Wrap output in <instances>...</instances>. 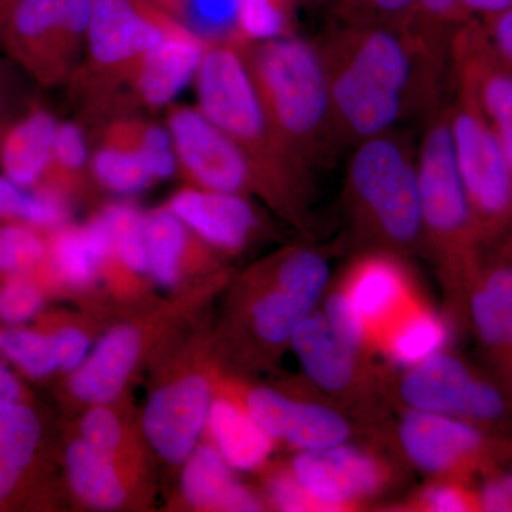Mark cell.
Segmentation results:
<instances>
[{"instance_id":"1","label":"cell","mask_w":512,"mask_h":512,"mask_svg":"<svg viewBox=\"0 0 512 512\" xmlns=\"http://www.w3.org/2000/svg\"><path fill=\"white\" fill-rule=\"evenodd\" d=\"M316 45L345 147L434 106L443 59L412 29L333 20Z\"/></svg>"},{"instance_id":"50","label":"cell","mask_w":512,"mask_h":512,"mask_svg":"<svg viewBox=\"0 0 512 512\" xmlns=\"http://www.w3.org/2000/svg\"><path fill=\"white\" fill-rule=\"evenodd\" d=\"M150 2H153L158 8L163 9L168 15L173 16L174 19L180 18L181 22L188 0H150Z\"/></svg>"},{"instance_id":"37","label":"cell","mask_w":512,"mask_h":512,"mask_svg":"<svg viewBox=\"0 0 512 512\" xmlns=\"http://www.w3.org/2000/svg\"><path fill=\"white\" fill-rule=\"evenodd\" d=\"M49 244L36 228L20 222L0 225V274L18 275L42 264Z\"/></svg>"},{"instance_id":"25","label":"cell","mask_w":512,"mask_h":512,"mask_svg":"<svg viewBox=\"0 0 512 512\" xmlns=\"http://www.w3.org/2000/svg\"><path fill=\"white\" fill-rule=\"evenodd\" d=\"M111 235L103 212L84 227L62 225L49 242V258L56 278L70 288H86L109 264Z\"/></svg>"},{"instance_id":"38","label":"cell","mask_w":512,"mask_h":512,"mask_svg":"<svg viewBox=\"0 0 512 512\" xmlns=\"http://www.w3.org/2000/svg\"><path fill=\"white\" fill-rule=\"evenodd\" d=\"M466 16L458 0H417L412 29L427 46L443 59L456 26Z\"/></svg>"},{"instance_id":"4","label":"cell","mask_w":512,"mask_h":512,"mask_svg":"<svg viewBox=\"0 0 512 512\" xmlns=\"http://www.w3.org/2000/svg\"><path fill=\"white\" fill-rule=\"evenodd\" d=\"M346 214L369 249L423 252L417 156L396 130L356 144L343 183Z\"/></svg>"},{"instance_id":"5","label":"cell","mask_w":512,"mask_h":512,"mask_svg":"<svg viewBox=\"0 0 512 512\" xmlns=\"http://www.w3.org/2000/svg\"><path fill=\"white\" fill-rule=\"evenodd\" d=\"M93 0H15L0 43L23 72L46 87L73 80L86 52Z\"/></svg>"},{"instance_id":"29","label":"cell","mask_w":512,"mask_h":512,"mask_svg":"<svg viewBox=\"0 0 512 512\" xmlns=\"http://www.w3.org/2000/svg\"><path fill=\"white\" fill-rule=\"evenodd\" d=\"M191 234L168 207L146 215L148 275L161 288H174L181 281Z\"/></svg>"},{"instance_id":"18","label":"cell","mask_w":512,"mask_h":512,"mask_svg":"<svg viewBox=\"0 0 512 512\" xmlns=\"http://www.w3.org/2000/svg\"><path fill=\"white\" fill-rule=\"evenodd\" d=\"M211 43L177 23L167 36L138 60L127 82L150 109H161L195 80L205 50Z\"/></svg>"},{"instance_id":"42","label":"cell","mask_w":512,"mask_h":512,"mask_svg":"<svg viewBox=\"0 0 512 512\" xmlns=\"http://www.w3.org/2000/svg\"><path fill=\"white\" fill-rule=\"evenodd\" d=\"M407 511L464 512L473 510L470 495L447 477L433 478L404 504Z\"/></svg>"},{"instance_id":"35","label":"cell","mask_w":512,"mask_h":512,"mask_svg":"<svg viewBox=\"0 0 512 512\" xmlns=\"http://www.w3.org/2000/svg\"><path fill=\"white\" fill-rule=\"evenodd\" d=\"M333 20L409 29L417 0H329Z\"/></svg>"},{"instance_id":"27","label":"cell","mask_w":512,"mask_h":512,"mask_svg":"<svg viewBox=\"0 0 512 512\" xmlns=\"http://www.w3.org/2000/svg\"><path fill=\"white\" fill-rule=\"evenodd\" d=\"M136 121L111 124L90 158V173L97 183L116 194H137L156 183L138 148Z\"/></svg>"},{"instance_id":"2","label":"cell","mask_w":512,"mask_h":512,"mask_svg":"<svg viewBox=\"0 0 512 512\" xmlns=\"http://www.w3.org/2000/svg\"><path fill=\"white\" fill-rule=\"evenodd\" d=\"M198 109L244 151L264 200L298 227L306 224L313 177L293 160L266 117L237 39L211 43L197 76Z\"/></svg>"},{"instance_id":"7","label":"cell","mask_w":512,"mask_h":512,"mask_svg":"<svg viewBox=\"0 0 512 512\" xmlns=\"http://www.w3.org/2000/svg\"><path fill=\"white\" fill-rule=\"evenodd\" d=\"M177 23L150 0H93L82 66L99 90L101 83L111 89L113 83L127 82L138 60Z\"/></svg>"},{"instance_id":"51","label":"cell","mask_w":512,"mask_h":512,"mask_svg":"<svg viewBox=\"0 0 512 512\" xmlns=\"http://www.w3.org/2000/svg\"><path fill=\"white\" fill-rule=\"evenodd\" d=\"M15 0H0V26H2L3 20L8 15L9 9L12 8Z\"/></svg>"},{"instance_id":"44","label":"cell","mask_w":512,"mask_h":512,"mask_svg":"<svg viewBox=\"0 0 512 512\" xmlns=\"http://www.w3.org/2000/svg\"><path fill=\"white\" fill-rule=\"evenodd\" d=\"M265 498L278 511H319L315 501L306 494L289 466L276 467L266 477Z\"/></svg>"},{"instance_id":"47","label":"cell","mask_w":512,"mask_h":512,"mask_svg":"<svg viewBox=\"0 0 512 512\" xmlns=\"http://www.w3.org/2000/svg\"><path fill=\"white\" fill-rule=\"evenodd\" d=\"M491 37L498 55L512 64V6L491 16Z\"/></svg>"},{"instance_id":"11","label":"cell","mask_w":512,"mask_h":512,"mask_svg":"<svg viewBox=\"0 0 512 512\" xmlns=\"http://www.w3.org/2000/svg\"><path fill=\"white\" fill-rule=\"evenodd\" d=\"M404 409L448 414L464 420L493 421L504 414L503 396L471 375L461 360L441 352L407 367L396 387Z\"/></svg>"},{"instance_id":"36","label":"cell","mask_w":512,"mask_h":512,"mask_svg":"<svg viewBox=\"0 0 512 512\" xmlns=\"http://www.w3.org/2000/svg\"><path fill=\"white\" fill-rule=\"evenodd\" d=\"M87 167L90 168V154L83 128L72 121L59 123L52 168L45 183L66 191L69 185L80 183Z\"/></svg>"},{"instance_id":"49","label":"cell","mask_w":512,"mask_h":512,"mask_svg":"<svg viewBox=\"0 0 512 512\" xmlns=\"http://www.w3.org/2000/svg\"><path fill=\"white\" fill-rule=\"evenodd\" d=\"M464 12L484 13L494 16L512 6V0H458Z\"/></svg>"},{"instance_id":"48","label":"cell","mask_w":512,"mask_h":512,"mask_svg":"<svg viewBox=\"0 0 512 512\" xmlns=\"http://www.w3.org/2000/svg\"><path fill=\"white\" fill-rule=\"evenodd\" d=\"M20 396H22V389L18 380L0 357V404L19 402Z\"/></svg>"},{"instance_id":"52","label":"cell","mask_w":512,"mask_h":512,"mask_svg":"<svg viewBox=\"0 0 512 512\" xmlns=\"http://www.w3.org/2000/svg\"><path fill=\"white\" fill-rule=\"evenodd\" d=\"M505 346H508V348L512 349V316L510 323H508L507 340H505Z\"/></svg>"},{"instance_id":"43","label":"cell","mask_w":512,"mask_h":512,"mask_svg":"<svg viewBox=\"0 0 512 512\" xmlns=\"http://www.w3.org/2000/svg\"><path fill=\"white\" fill-rule=\"evenodd\" d=\"M80 437L100 450L119 456L124 440L123 424L107 404H94L80 421Z\"/></svg>"},{"instance_id":"22","label":"cell","mask_w":512,"mask_h":512,"mask_svg":"<svg viewBox=\"0 0 512 512\" xmlns=\"http://www.w3.org/2000/svg\"><path fill=\"white\" fill-rule=\"evenodd\" d=\"M207 430L211 444L235 471L261 470L276 440L248 412L242 399L224 394L212 399Z\"/></svg>"},{"instance_id":"23","label":"cell","mask_w":512,"mask_h":512,"mask_svg":"<svg viewBox=\"0 0 512 512\" xmlns=\"http://www.w3.org/2000/svg\"><path fill=\"white\" fill-rule=\"evenodd\" d=\"M448 338L446 320L417 295L377 333L373 350L407 369L444 350Z\"/></svg>"},{"instance_id":"9","label":"cell","mask_w":512,"mask_h":512,"mask_svg":"<svg viewBox=\"0 0 512 512\" xmlns=\"http://www.w3.org/2000/svg\"><path fill=\"white\" fill-rule=\"evenodd\" d=\"M167 128L178 167L194 187L264 198V188L244 151L198 107H173Z\"/></svg>"},{"instance_id":"24","label":"cell","mask_w":512,"mask_h":512,"mask_svg":"<svg viewBox=\"0 0 512 512\" xmlns=\"http://www.w3.org/2000/svg\"><path fill=\"white\" fill-rule=\"evenodd\" d=\"M245 320L252 336L269 349L291 346L293 332L315 306L275 282L259 266L249 276Z\"/></svg>"},{"instance_id":"40","label":"cell","mask_w":512,"mask_h":512,"mask_svg":"<svg viewBox=\"0 0 512 512\" xmlns=\"http://www.w3.org/2000/svg\"><path fill=\"white\" fill-rule=\"evenodd\" d=\"M320 312L325 315L329 325L338 333L343 342L365 355L373 353L365 322L355 311L348 296L339 285H336L335 289L326 295L323 309Z\"/></svg>"},{"instance_id":"3","label":"cell","mask_w":512,"mask_h":512,"mask_svg":"<svg viewBox=\"0 0 512 512\" xmlns=\"http://www.w3.org/2000/svg\"><path fill=\"white\" fill-rule=\"evenodd\" d=\"M237 40L276 136L315 178L345 148L318 45L293 35L266 42Z\"/></svg>"},{"instance_id":"39","label":"cell","mask_w":512,"mask_h":512,"mask_svg":"<svg viewBox=\"0 0 512 512\" xmlns=\"http://www.w3.org/2000/svg\"><path fill=\"white\" fill-rule=\"evenodd\" d=\"M138 148L154 181L173 177L178 168L173 137L167 126L150 121H136Z\"/></svg>"},{"instance_id":"21","label":"cell","mask_w":512,"mask_h":512,"mask_svg":"<svg viewBox=\"0 0 512 512\" xmlns=\"http://www.w3.org/2000/svg\"><path fill=\"white\" fill-rule=\"evenodd\" d=\"M211 443L198 444L184 461L181 493L191 507L204 511L254 512L265 503L235 477Z\"/></svg>"},{"instance_id":"10","label":"cell","mask_w":512,"mask_h":512,"mask_svg":"<svg viewBox=\"0 0 512 512\" xmlns=\"http://www.w3.org/2000/svg\"><path fill=\"white\" fill-rule=\"evenodd\" d=\"M448 121L471 214L485 221L507 217L512 208V177L493 126L467 97L448 113Z\"/></svg>"},{"instance_id":"17","label":"cell","mask_w":512,"mask_h":512,"mask_svg":"<svg viewBox=\"0 0 512 512\" xmlns=\"http://www.w3.org/2000/svg\"><path fill=\"white\" fill-rule=\"evenodd\" d=\"M195 237L227 254H238L261 228L258 212L245 195L183 188L167 205Z\"/></svg>"},{"instance_id":"14","label":"cell","mask_w":512,"mask_h":512,"mask_svg":"<svg viewBox=\"0 0 512 512\" xmlns=\"http://www.w3.org/2000/svg\"><path fill=\"white\" fill-rule=\"evenodd\" d=\"M248 412L269 436L298 451L349 443L353 426L345 414L326 404L293 399L272 387H251L242 396Z\"/></svg>"},{"instance_id":"28","label":"cell","mask_w":512,"mask_h":512,"mask_svg":"<svg viewBox=\"0 0 512 512\" xmlns=\"http://www.w3.org/2000/svg\"><path fill=\"white\" fill-rule=\"evenodd\" d=\"M42 440L39 417L25 404H0V504L18 485Z\"/></svg>"},{"instance_id":"34","label":"cell","mask_w":512,"mask_h":512,"mask_svg":"<svg viewBox=\"0 0 512 512\" xmlns=\"http://www.w3.org/2000/svg\"><path fill=\"white\" fill-rule=\"evenodd\" d=\"M289 3L293 0H238L237 33L244 42H266L292 35Z\"/></svg>"},{"instance_id":"13","label":"cell","mask_w":512,"mask_h":512,"mask_svg":"<svg viewBox=\"0 0 512 512\" xmlns=\"http://www.w3.org/2000/svg\"><path fill=\"white\" fill-rule=\"evenodd\" d=\"M291 346L308 379L330 396L357 402L380 382L367 365L369 355L343 342L325 315L316 309L299 323Z\"/></svg>"},{"instance_id":"45","label":"cell","mask_w":512,"mask_h":512,"mask_svg":"<svg viewBox=\"0 0 512 512\" xmlns=\"http://www.w3.org/2000/svg\"><path fill=\"white\" fill-rule=\"evenodd\" d=\"M50 336L55 345L57 366L63 372L73 373L79 369L92 352L89 336L76 326L57 329Z\"/></svg>"},{"instance_id":"12","label":"cell","mask_w":512,"mask_h":512,"mask_svg":"<svg viewBox=\"0 0 512 512\" xmlns=\"http://www.w3.org/2000/svg\"><path fill=\"white\" fill-rule=\"evenodd\" d=\"M212 386L201 373L177 377L151 394L143 413L146 439L158 456L180 466L207 430Z\"/></svg>"},{"instance_id":"15","label":"cell","mask_w":512,"mask_h":512,"mask_svg":"<svg viewBox=\"0 0 512 512\" xmlns=\"http://www.w3.org/2000/svg\"><path fill=\"white\" fill-rule=\"evenodd\" d=\"M338 285L365 322L372 350L377 333L419 295L403 256L383 249L357 256Z\"/></svg>"},{"instance_id":"26","label":"cell","mask_w":512,"mask_h":512,"mask_svg":"<svg viewBox=\"0 0 512 512\" xmlns=\"http://www.w3.org/2000/svg\"><path fill=\"white\" fill-rule=\"evenodd\" d=\"M64 466L70 488L83 504L113 511L126 503V481L121 476L117 456L79 437L66 448Z\"/></svg>"},{"instance_id":"8","label":"cell","mask_w":512,"mask_h":512,"mask_svg":"<svg viewBox=\"0 0 512 512\" xmlns=\"http://www.w3.org/2000/svg\"><path fill=\"white\" fill-rule=\"evenodd\" d=\"M293 476L319 511H356L386 493L394 471L369 448L345 443L298 451L289 463Z\"/></svg>"},{"instance_id":"46","label":"cell","mask_w":512,"mask_h":512,"mask_svg":"<svg viewBox=\"0 0 512 512\" xmlns=\"http://www.w3.org/2000/svg\"><path fill=\"white\" fill-rule=\"evenodd\" d=\"M478 504L485 511H512V476L503 477L485 485Z\"/></svg>"},{"instance_id":"31","label":"cell","mask_w":512,"mask_h":512,"mask_svg":"<svg viewBox=\"0 0 512 512\" xmlns=\"http://www.w3.org/2000/svg\"><path fill=\"white\" fill-rule=\"evenodd\" d=\"M471 316L480 338L493 348L505 346L512 316V268H498L471 298Z\"/></svg>"},{"instance_id":"33","label":"cell","mask_w":512,"mask_h":512,"mask_svg":"<svg viewBox=\"0 0 512 512\" xmlns=\"http://www.w3.org/2000/svg\"><path fill=\"white\" fill-rule=\"evenodd\" d=\"M0 352L30 377H46L59 369L52 336L36 330L0 329Z\"/></svg>"},{"instance_id":"53","label":"cell","mask_w":512,"mask_h":512,"mask_svg":"<svg viewBox=\"0 0 512 512\" xmlns=\"http://www.w3.org/2000/svg\"><path fill=\"white\" fill-rule=\"evenodd\" d=\"M0 83H2V79H0ZM0 94H2V90H0ZM0 106H2V100H0ZM8 119H5L2 114V107H0V133H2L3 127L8 123Z\"/></svg>"},{"instance_id":"32","label":"cell","mask_w":512,"mask_h":512,"mask_svg":"<svg viewBox=\"0 0 512 512\" xmlns=\"http://www.w3.org/2000/svg\"><path fill=\"white\" fill-rule=\"evenodd\" d=\"M101 212L110 228L109 265L114 262L128 274L147 275L146 215L130 204L109 205Z\"/></svg>"},{"instance_id":"6","label":"cell","mask_w":512,"mask_h":512,"mask_svg":"<svg viewBox=\"0 0 512 512\" xmlns=\"http://www.w3.org/2000/svg\"><path fill=\"white\" fill-rule=\"evenodd\" d=\"M417 173L423 252L446 275L463 254L473 224L470 202L458 174L448 113L434 114L429 121L417 154Z\"/></svg>"},{"instance_id":"16","label":"cell","mask_w":512,"mask_h":512,"mask_svg":"<svg viewBox=\"0 0 512 512\" xmlns=\"http://www.w3.org/2000/svg\"><path fill=\"white\" fill-rule=\"evenodd\" d=\"M397 443L412 466L433 478H450L480 451L483 436L460 417L404 409Z\"/></svg>"},{"instance_id":"41","label":"cell","mask_w":512,"mask_h":512,"mask_svg":"<svg viewBox=\"0 0 512 512\" xmlns=\"http://www.w3.org/2000/svg\"><path fill=\"white\" fill-rule=\"evenodd\" d=\"M43 293L26 278H13L0 289V319L8 325H22L42 311Z\"/></svg>"},{"instance_id":"20","label":"cell","mask_w":512,"mask_h":512,"mask_svg":"<svg viewBox=\"0 0 512 512\" xmlns=\"http://www.w3.org/2000/svg\"><path fill=\"white\" fill-rule=\"evenodd\" d=\"M59 121L43 107H30L0 133V170L23 187L45 183L53 163Z\"/></svg>"},{"instance_id":"30","label":"cell","mask_w":512,"mask_h":512,"mask_svg":"<svg viewBox=\"0 0 512 512\" xmlns=\"http://www.w3.org/2000/svg\"><path fill=\"white\" fill-rule=\"evenodd\" d=\"M67 215L66 191L49 183L23 187L6 175H0V221L55 231L64 225Z\"/></svg>"},{"instance_id":"54","label":"cell","mask_w":512,"mask_h":512,"mask_svg":"<svg viewBox=\"0 0 512 512\" xmlns=\"http://www.w3.org/2000/svg\"><path fill=\"white\" fill-rule=\"evenodd\" d=\"M296 3H306V5H313V3H328L329 0H293Z\"/></svg>"},{"instance_id":"19","label":"cell","mask_w":512,"mask_h":512,"mask_svg":"<svg viewBox=\"0 0 512 512\" xmlns=\"http://www.w3.org/2000/svg\"><path fill=\"white\" fill-rule=\"evenodd\" d=\"M144 338L137 325H120L107 332L72 373L69 386L73 396L90 406L116 400L140 362Z\"/></svg>"}]
</instances>
